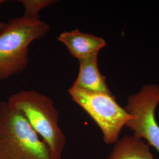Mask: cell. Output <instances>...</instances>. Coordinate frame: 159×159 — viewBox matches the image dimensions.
Returning a JSON list of instances; mask_svg holds the SVG:
<instances>
[{"mask_svg":"<svg viewBox=\"0 0 159 159\" xmlns=\"http://www.w3.org/2000/svg\"><path fill=\"white\" fill-rule=\"evenodd\" d=\"M50 26L41 19L18 17L0 31V81L20 74L29 63V47L44 38Z\"/></svg>","mask_w":159,"mask_h":159,"instance_id":"obj_1","label":"cell"},{"mask_svg":"<svg viewBox=\"0 0 159 159\" xmlns=\"http://www.w3.org/2000/svg\"><path fill=\"white\" fill-rule=\"evenodd\" d=\"M0 159H61L33 129L22 114L0 102Z\"/></svg>","mask_w":159,"mask_h":159,"instance_id":"obj_2","label":"cell"},{"mask_svg":"<svg viewBox=\"0 0 159 159\" xmlns=\"http://www.w3.org/2000/svg\"><path fill=\"white\" fill-rule=\"evenodd\" d=\"M7 102L23 114L51 152L61 158L66 137L59 125V113L51 98L37 91L23 90L12 94Z\"/></svg>","mask_w":159,"mask_h":159,"instance_id":"obj_3","label":"cell"},{"mask_svg":"<svg viewBox=\"0 0 159 159\" xmlns=\"http://www.w3.org/2000/svg\"><path fill=\"white\" fill-rule=\"evenodd\" d=\"M68 94L96 122L107 144L116 142L123 127L134 118L120 106L112 93L88 91L71 86Z\"/></svg>","mask_w":159,"mask_h":159,"instance_id":"obj_4","label":"cell"},{"mask_svg":"<svg viewBox=\"0 0 159 159\" xmlns=\"http://www.w3.org/2000/svg\"><path fill=\"white\" fill-rule=\"evenodd\" d=\"M159 103V85L150 84L129 97L125 108L134 116L125 127L133 132V136L145 139L159 153V125L155 116Z\"/></svg>","mask_w":159,"mask_h":159,"instance_id":"obj_5","label":"cell"},{"mask_svg":"<svg viewBox=\"0 0 159 159\" xmlns=\"http://www.w3.org/2000/svg\"><path fill=\"white\" fill-rule=\"evenodd\" d=\"M58 41L64 44L71 55L78 60L99 53L107 45L102 38L79 30L63 32L59 35Z\"/></svg>","mask_w":159,"mask_h":159,"instance_id":"obj_6","label":"cell"},{"mask_svg":"<svg viewBox=\"0 0 159 159\" xmlns=\"http://www.w3.org/2000/svg\"><path fill=\"white\" fill-rule=\"evenodd\" d=\"M98 53L79 60V74L72 87L94 92L112 93L98 67Z\"/></svg>","mask_w":159,"mask_h":159,"instance_id":"obj_7","label":"cell"},{"mask_svg":"<svg viewBox=\"0 0 159 159\" xmlns=\"http://www.w3.org/2000/svg\"><path fill=\"white\" fill-rule=\"evenodd\" d=\"M114 144L108 159H156L148 145L133 136H125Z\"/></svg>","mask_w":159,"mask_h":159,"instance_id":"obj_8","label":"cell"},{"mask_svg":"<svg viewBox=\"0 0 159 159\" xmlns=\"http://www.w3.org/2000/svg\"><path fill=\"white\" fill-rule=\"evenodd\" d=\"M24 7V17L40 19L39 12L42 9L54 4L56 1L54 0H21L19 1Z\"/></svg>","mask_w":159,"mask_h":159,"instance_id":"obj_9","label":"cell"},{"mask_svg":"<svg viewBox=\"0 0 159 159\" xmlns=\"http://www.w3.org/2000/svg\"><path fill=\"white\" fill-rule=\"evenodd\" d=\"M6 26V24L2 22H0V31L4 28V27Z\"/></svg>","mask_w":159,"mask_h":159,"instance_id":"obj_10","label":"cell"},{"mask_svg":"<svg viewBox=\"0 0 159 159\" xmlns=\"http://www.w3.org/2000/svg\"><path fill=\"white\" fill-rule=\"evenodd\" d=\"M6 1H4V0H0V6H1L3 3H4V2H6Z\"/></svg>","mask_w":159,"mask_h":159,"instance_id":"obj_11","label":"cell"}]
</instances>
